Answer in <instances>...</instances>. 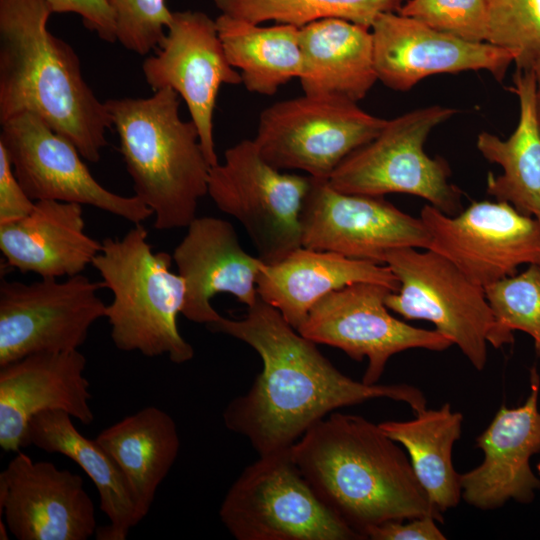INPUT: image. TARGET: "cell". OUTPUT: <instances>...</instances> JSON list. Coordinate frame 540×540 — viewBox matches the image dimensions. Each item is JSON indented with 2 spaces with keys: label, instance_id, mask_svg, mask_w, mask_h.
Returning <instances> with one entry per match:
<instances>
[{
  "label": "cell",
  "instance_id": "cell-1",
  "mask_svg": "<svg viewBox=\"0 0 540 540\" xmlns=\"http://www.w3.org/2000/svg\"><path fill=\"white\" fill-rule=\"evenodd\" d=\"M251 346L263 368L246 394L223 411L225 426L247 438L259 455L290 448L335 409L390 398L426 409L424 393L409 384H366L341 373L317 348L259 296L241 319L220 316L206 326Z\"/></svg>",
  "mask_w": 540,
  "mask_h": 540
},
{
  "label": "cell",
  "instance_id": "cell-2",
  "mask_svg": "<svg viewBox=\"0 0 540 540\" xmlns=\"http://www.w3.org/2000/svg\"><path fill=\"white\" fill-rule=\"evenodd\" d=\"M290 450L318 498L363 539L368 528L390 520L431 516L443 522L409 456L379 424L331 413Z\"/></svg>",
  "mask_w": 540,
  "mask_h": 540
},
{
  "label": "cell",
  "instance_id": "cell-3",
  "mask_svg": "<svg viewBox=\"0 0 540 540\" xmlns=\"http://www.w3.org/2000/svg\"><path fill=\"white\" fill-rule=\"evenodd\" d=\"M51 14L47 0H0V123L34 113L97 163L112 122L78 55L49 32Z\"/></svg>",
  "mask_w": 540,
  "mask_h": 540
},
{
  "label": "cell",
  "instance_id": "cell-4",
  "mask_svg": "<svg viewBox=\"0 0 540 540\" xmlns=\"http://www.w3.org/2000/svg\"><path fill=\"white\" fill-rule=\"evenodd\" d=\"M137 196L153 212L157 230L187 228L208 194L211 165L192 120L179 114L171 88L147 98L105 101Z\"/></svg>",
  "mask_w": 540,
  "mask_h": 540
},
{
  "label": "cell",
  "instance_id": "cell-5",
  "mask_svg": "<svg viewBox=\"0 0 540 540\" xmlns=\"http://www.w3.org/2000/svg\"><path fill=\"white\" fill-rule=\"evenodd\" d=\"M147 238L145 227L134 224L123 237L101 242L92 266L113 295L105 318L117 349L147 357L167 355L182 364L194 356L176 321L185 303V281L171 270L172 255L154 252Z\"/></svg>",
  "mask_w": 540,
  "mask_h": 540
},
{
  "label": "cell",
  "instance_id": "cell-6",
  "mask_svg": "<svg viewBox=\"0 0 540 540\" xmlns=\"http://www.w3.org/2000/svg\"><path fill=\"white\" fill-rule=\"evenodd\" d=\"M456 112L432 105L387 120L374 139L340 163L329 184L350 194H410L449 216L457 215L463 210L462 192L449 181L447 162L441 157L431 158L424 150L431 131Z\"/></svg>",
  "mask_w": 540,
  "mask_h": 540
},
{
  "label": "cell",
  "instance_id": "cell-7",
  "mask_svg": "<svg viewBox=\"0 0 540 540\" xmlns=\"http://www.w3.org/2000/svg\"><path fill=\"white\" fill-rule=\"evenodd\" d=\"M290 448L259 455L228 489L219 517L230 534L237 540L363 539L318 498Z\"/></svg>",
  "mask_w": 540,
  "mask_h": 540
},
{
  "label": "cell",
  "instance_id": "cell-8",
  "mask_svg": "<svg viewBox=\"0 0 540 540\" xmlns=\"http://www.w3.org/2000/svg\"><path fill=\"white\" fill-rule=\"evenodd\" d=\"M310 186V176L282 172L263 158L254 139H243L211 167L208 195L241 223L257 256L274 264L302 246L301 211Z\"/></svg>",
  "mask_w": 540,
  "mask_h": 540
},
{
  "label": "cell",
  "instance_id": "cell-9",
  "mask_svg": "<svg viewBox=\"0 0 540 540\" xmlns=\"http://www.w3.org/2000/svg\"><path fill=\"white\" fill-rule=\"evenodd\" d=\"M399 286L385 298L389 310L408 320H426L459 347L477 370L487 363L488 343L495 347L496 322L485 290L437 252L401 248L384 260Z\"/></svg>",
  "mask_w": 540,
  "mask_h": 540
},
{
  "label": "cell",
  "instance_id": "cell-10",
  "mask_svg": "<svg viewBox=\"0 0 540 540\" xmlns=\"http://www.w3.org/2000/svg\"><path fill=\"white\" fill-rule=\"evenodd\" d=\"M386 121L345 99L304 94L265 108L254 140L273 167L328 180L348 155L379 134Z\"/></svg>",
  "mask_w": 540,
  "mask_h": 540
},
{
  "label": "cell",
  "instance_id": "cell-11",
  "mask_svg": "<svg viewBox=\"0 0 540 540\" xmlns=\"http://www.w3.org/2000/svg\"><path fill=\"white\" fill-rule=\"evenodd\" d=\"M102 282L83 274L32 283L1 280L0 367L38 353L78 350L105 318Z\"/></svg>",
  "mask_w": 540,
  "mask_h": 540
},
{
  "label": "cell",
  "instance_id": "cell-12",
  "mask_svg": "<svg viewBox=\"0 0 540 540\" xmlns=\"http://www.w3.org/2000/svg\"><path fill=\"white\" fill-rule=\"evenodd\" d=\"M420 219L430 234L428 249L480 287L515 275L523 264L540 266V222L508 202H473L454 216L428 204Z\"/></svg>",
  "mask_w": 540,
  "mask_h": 540
},
{
  "label": "cell",
  "instance_id": "cell-13",
  "mask_svg": "<svg viewBox=\"0 0 540 540\" xmlns=\"http://www.w3.org/2000/svg\"><path fill=\"white\" fill-rule=\"evenodd\" d=\"M0 145L33 201L89 205L133 224L153 215L137 196H122L103 187L75 145L34 113H19L1 123Z\"/></svg>",
  "mask_w": 540,
  "mask_h": 540
},
{
  "label": "cell",
  "instance_id": "cell-14",
  "mask_svg": "<svg viewBox=\"0 0 540 540\" xmlns=\"http://www.w3.org/2000/svg\"><path fill=\"white\" fill-rule=\"evenodd\" d=\"M392 290L358 282L320 299L297 330L316 344L344 351L356 361L368 359L362 381L377 384L391 356L421 348L444 351L452 342L436 330L411 326L389 312L385 298Z\"/></svg>",
  "mask_w": 540,
  "mask_h": 540
},
{
  "label": "cell",
  "instance_id": "cell-15",
  "mask_svg": "<svg viewBox=\"0 0 540 540\" xmlns=\"http://www.w3.org/2000/svg\"><path fill=\"white\" fill-rule=\"evenodd\" d=\"M302 246L384 264L395 249H428L430 234L420 218L383 196L344 193L311 177L301 211Z\"/></svg>",
  "mask_w": 540,
  "mask_h": 540
},
{
  "label": "cell",
  "instance_id": "cell-16",
  "mask_svg": "<svg viewBox=\"0 0 540 540\" xmlns=\"http://www.w3.org/2000/svg\"><path fill=\"white\" fill-rule=\"evenodd\" d=\"M155 54L142 71L153 91L171 88L185 102L203 152L212 166L218 158L214 142V110L223 84L242 83L225 53L216 21L202 11H176Z\"/></svg>",
  "mask_w": 540,
  "mask_h": 540
},
{
  "label": "cell",
  "instance_id": "cell-17",
  "mask_svg": "<svg viewBox=\"0 0 540 540\" xmlns=\"http://www.w3.org/2000/svg\"><path fill=\"white\" fill-rule=\"evenodd\" d=\"M0 512L18 540H87L98 529L82 477L21 451L0 473Z\"/></svg>",
  "mask_w": 540,
  "mask_h": 540
},
{
  "label": "cell",
  "instance_id": "cell-18",
  "mask_svg": "<svg viewBox=\"0 0 540 540\" xmlns=\"http://www.w3.org/2000/svg\"><path fill=\"white\" fill-rule=\"evenodd\" d=\"M378 81L408 91L440 73L485 70L501 81L515 55L488 42H470L398 12L379 14L371 25Z\"/></svg>",
  "mask_w": 540,
  "mask_h": 540
},
{
  "label": "cell",
  "instance_id": "cell-19",
  "mask_svg": "<svg viewBox=\"0 0 540 540\" xmlns=\"http://www.w3.org/2000/svg\"><path fill=\"white\" fill-rule=\"evenodd\" d=\"M86 358L79 350L38 353L0 367V447L28 446L29 423L40 413L63 411L84 425L94 421Z\"/></svg>",
  "mask_w": 540,
  "mask_h": 540
},
{
  "label": "cell",
  "instance_id": "cell-20",
  "mask_svg": "<svg viewBox=\"0 0 540 540\" xmlns=\"http://www.w3.org/2000/svg\"><path fill=\"white\" fill-rule=\"evenodd\" d=\"M530 384L524 404L502 405L476 439L484 459L460 474L462 498L471 506L490 510L511 499L529 503L540 490V479L530 466L531 457L540 452V377L535 366L530 370Z\"/></svg>",
  "mask_w": 540,
  "mask_h": 540
},
{
  "label": "cell",
  "instance_id": "cell-21",
  "mask_svg": "<svg viewBox=\"0 0 540 540\" xmlns=\"http://www.w3.org/2000/svg\"><path fill=\"white\" fill-rule=\"evenodd\" d=\"M185 281L184 317L206 326L220 318L211 299L233 295L247 307L258 298L257 280L263 265L241 246L233 225L221 218L196 217L172 254Z\"/></svg>",
  "mask_w": 540,
  "mask_h": 540
},
{
  "label": "cell",
  "instance_id": "cell-22",
  "mask_svg": "<svg viewBox=\"0 0 540 540\" xmlns=\"http://www.w3.org/2000/svg\"><path fill=\"white\" fill-rule=\"evenodd\" d=\"M82 206L35 201L26 216L0 224V250L6 263L41 278L83 274L102 243L86 233Z\"/></svg>",
  "mask_w": 540,
  "mask_h": 540
},
{
  "label": "cell",
  "instance_id": "cell-23",
  "mask_svg": "<svg viewBox=\"0 0 540 540\" xmlns=\"http://www.w3.org/2000/svg\"><path fill=\"white\" fill-rule=\"evenodd\" d=\"M358 282L384 285L392 291H397L399 286L386 264L301 246L283 260L263 265L257 291L262 300L298 330L320 299Z\"/></svg>",
  "mask_w": 540,
  "mask_h": 540
},
{
  "label": "cell",
  "instance_id": "cell-24",
  "mask_svg": "<svg viewBox=\"0 0 540 540\" xmlns=\"http://www.w3.org/2000/svg\"><path fill=\"white\" fill-rule=\"evenodd\" d=\"M304 94L362 100L378 81L369 28L338 18L300 28Z\"/></svg>",
  "mask_w": 540,
  "mask_h": 540
},
{
  "label": "cell",
  "instance_id": "cell-25",
  "mask_svg": "<svg viewBox=\"0 0 540 540\" xmlns=\"http://www.w3.org/2000/svg\"><path fill=\"white\" fill-rule=\"evenodd\" d=\"M513 84L510 90L519 101V120L515 130L504 140L489 132H481L476 145L486 160L498 164L503 170L496 177L489 173L487 193L540 222V121L532 69H516Z\"/></svg>",
  "mask_w": 540,
  "mask_h": 540
},
{
  "label": "cell",
  "instance_id": "cell-26",
  "mask_svg": "<svg viewBox=\"0 0 540 540\" xmlns=\"http://www.w3.org/2000/svg\"><path fill=\"white\" fill-rule=\"evenodd\" d=\"M27 440L28 445L71 459L94 483L100 508L109 521L97 529L96 539L125 540L141 520L122 472L100 444L83 436L63 411H47L32 418Z\"/></svg>",
  "mask_w": 540,
  "mask_h": 540
},
{
  "label": "cell",
  "instance_id": "cell-27",
  "mask_svg": "<svg viewBox=\"0 0 540 540\" xmlns=\"http://www.w3.org/2000/svg\"><path fill=\"white\" fill-rule=\"evenodd\" d=\"M95 440L122 472L142 520L180 450L174 419L148 406L102 430Z\"/></svg>",
  "mask_w": 540,
  "mask_h": 540
},
{
  "label": "cell",
  "instance_id": "cell-28",
  "mask_svg": "<svg viewBox=\"0 0 540 540\" xmlns=\"http://www.w3.org/2000/svg\"><path fill=\"white\" fill-rule=\"evenodd\" d=\"M218 34L230 64L239 69L242 84L251 93L271 96L303 72L300 28L277 23L263 27L220 14Z\"/></svg>",
  "mask_w": 540,
  "mask_h": 540
},
{
  "label": "cell",
  "instance_id": "cell-29",
  "mask_svg": "<svg viewBox=\"0 0 540 540\" xmlns=\"http://www.w3.org/2000/svg\"><path fill=\"white\" fill-rule=\"evenodd\" d=\"M407 421L379 423L383 432L401 444L433 505L441 512L456 507L462 497L460 474L452 463V449L462 432L463 415L449 403L424 409Z\"/></svg>",
  "mask_w": 540,
  "mask_h": 540
},
{
  "label": "cell",
  "instance_id": "cell-30",
  "mask_svg": "<svg viewBox=\"0 0 540 540\" xmlns=\"http://www.w3.org/2000/svg\"><path fill=\"white\" fill-rule=\"evenodd\" d=\"M221 14L256 24L275 21L301 28L338 18L371 28L376 17L398 12L403 0H213Z\"/></svg>",
  "mask_w": 540,
  "mask_h": 540
},
{
  "label": "cell",
  "instance_id": "cell-31",
  "mask_svg": "<svg viewBox=\"0 0 540 540\" xmlns=\"http://www.w3.org/2000/svg\"><path fill=\"white\" fill-rule=\"evenodd\" d=\"M484 290L497 327L495 348L513 343V331L520 330L532 337L540 357V266L531 264Z\"/></svg>",
  "mask_w": 540,
  "mask_h": 540
},
{
  "label": "cell",
  "instance_id": "cell-32",
  "mask_svg": "<svg viewBox=\"0 0 540 540\" xmlns=\"http://www.w3.org/2000/svg\"><path fill=\"white\" fill-rule=\"evenodd\" d=\"M487 42L515 55L516 69L540 57V0H487Z\"/></svg>",
  "mask_w": 540,
  "mask_h": 540
},
{
  "label": "cell",
  "instance_id": "cell-33",
  "mask_svg": "<svg viewBox=\"0 0 540 540\" xmlns=\"http://www.w3.org/2000/svg\"><path fill=\"white\" fill-rule=\"evenodd\" d=\"M398 13L470 42H487V0H408Z\"/></svg>",
  "mask_w": 540,
  "mask_h": 540
},
{
  "label": "cell",
  "instance_id": "cell-34",
  "mask_svg": "<svg viewBox=\"0 0 540 540\" xmlns=\"http://www.w3.org/2000/svg\"><path fill=\"white\" fill-rule=\"evenodd\" d=\"M106 1L115 17L117 42L139 55L157 49L173 13L166 0Z\"/></svg>",
  "mask_w": 540,
  "mask_h": 540
},
{
  "label": "cell",
  "instance_id": "cell-35",
  "mask_svg": "<svg viewBox=\"0 0 540 540\" xmlns=\"http://www.w3.org/2000/svg\"><path fill=\"white\" fill-rule=\"evenodd\" d=\"M52 13L78 14L87 29L109 43L117 42L114 14L106 0H47Z\"/></svg>",
  "mask_w": 540,
  "mask_h": 540
},
{
  "label": "cell",
  "instance_id": "cell-36",
  "mask_svg": "<svg viewBox=\"0 0 540 540\" xmlns=\"http://www.w3.org/2000/svg\"><path fill=\"white\" fill-rule=\"evenodd\" d=\"M35 205L16 178L9 157L0 145V224L18 220Z\"/></svg>",
  "mask_w": 540,
  "mask_h": 540
},
{
  "label": "cell",
  "instance_id": "cell-37",
  "mask_svg": "<svg viewBox=\"0 0 540 540\" xmlns=\"http://www.w3.org/2000/svg\"><path fill=\"white\" fill-rule=\"evenodd\" d=\"M405 520H390L365 531V538L372 540H445L446 536L431 516Z\"/></svg>",
  "mask_w": 540,
  "mask_h": 540
},
{
  "label": "cell",
  "instance_id": "cell-38",
  "mask_svg": "<svg viewBox=\"0 0 540 540\" xmlns=\"http://www.w3.org/2000/svg\"><path fill=\"white\" fill-rule=\"evenodd\" d=\"M532 71L535 79V99L538 118L540 121V57L532 65Z\"/></svg>",
  "mask_w": 540,
  "mask_h": 540
},
{
  "label": "cell",
  "instance_id": "cell-39",
  "mask_svg": "<svg viewBox=\"0 0 540 540\" xmlns=\"http://www.w3.org/2000/svg\"><path fill=\"white\" fill-rule=\"evenodd\" d=\"M537 470H538V474H539V476H540V463H539L538 466H537Z\"/></svg>",
  "mask_w": 540,
  "mask_h": 540
}]
</instances>
